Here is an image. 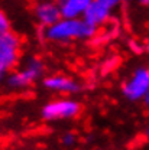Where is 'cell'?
Here are the masks:
<instances>
[{"label": "cell", "mask_w": 149, "mask_h": 150, "mask_svg": "<svg viewBox=\"0 0 149 150\" xmlns=\"http://www.w3.org/2000/svg\"><path fill=\"white\" fill-rule=\"evenodd\" d=\"M10 30V23L4 13H0V33H6Z\"/></svg>", "instance_id": "8fae6325"}, {"label": "cell", "mask_w": 149, "mask_h": 150, "mask_svg": "<svg viewBox=\"0 0 149 150\" xmlns=\"http://www.w3.org/2000/svg\"><path fill=\"white\" fill-rule=\"evenodd\" d=\"M142 6H149V0H138Z\"/></svg>", "instance_id": "5bb4252c"}, {"label": "cell", "mask_w": 149, "mask_h": 150, "mask_svg": "<svg viewBox=\"0 0 149 150\" xmlns=\"http://www.w3.org/2000/svg\"><path fill=\"white\" fill-rule=\"evenodd\" d=\"M81 111V105L78 101L71 98H59L46 103L42 110L41 117L45 121H59V120H71L75 118Z\"/></svg>", "instance_id": "3957f363"}, {"label": "cell", "mask_w": 149, "mask_h": 150, "mask_svg": "<svg viewBox=\"0 0 149 150\" xmlns=\"http://www.w3.org/2000/svg\"><path fill=\"white\" fill-rule=\"evenodd\" d=\"M20 39L13 32L0 33V72L9 74L19 62Z\"/></svg>", "instance_id": "277c9868"}, {"label": "cell", "mask_w": 149, "mask_h": 150, "mask_svg": "<svg viewBox=\"0 0 149 150\" xmlns=\"http://www.w3.org/2000/svg\"><path fill=\"white\" fill-rule=\"evenodd\" d=\"M97 1L103 3L104 6H107L109 9H112V10H113V9H114V7H117V6H119L123 0H97Z\"/></svg>", "instance_id": "7c38bea8"}, {"label": "cell", "mask_w": 149, "mask_h": 150, "mask_svg": "<svg viewBox=\"0 0 149 150\" xmlns=\"http://www.w3.org/2000/svg\"><path fill=\"white\" fill-rule=\"evenodd\" d=\"M61 143L62 146L65 147H73L75 143H77V134L74 131H67L62 137H61Z\"/></svg>", "instance_id": "30bf717a"}, {"label": "cell", "mask_w": 149, "mask_h": 150, "mask_svg": "<svg viewBox=\"0 0 149 150\" xmlns=\"http://www.w3.org/2000/svg\"><path fill=\"white\" fill-rule=\"evenodd\" d=\"M34 13H35V19L42 28H48L62 18L59 4H58V1H54V0L38 1L34 9Z\"/></svg>", "instance_id": "8992f818"}, {"label": "cell", "mask_w": 149, "mask_h": 150, "mask_svg": "<svg viewBox=\"0 0 149 150\" xmlns=\"http://www.w3.org/2000/svg\"><path fill=\"white\" fill-rule=\"evenodd\" d=\"M97 28L84 19L61 18L56 23L43 29V36L52 42H70L75 39H91Z\"/></svg>", "instance_id": "6da1fadb"}, {"label": "cell", "mask_w": 149, "mask_h": 150, "mask_svg": "<svg viewBox=\"0 0 149 150\" xmlns=\"http://www.w3.org/2000/svg\"><path fill=\"white\" fill-rule=\"evenodd\" d=\"M42 74H43V62L36 56H31L20 69L13 71L6 76V85L12 90H22L32 85L41 78Z\"/></svg>", "instance_id": "7a4b0ae2"}, {"label": "cell", "mask_w": 149, "mask_h": 150, "mask_svg": "<svg viewBox=\"0 0 149 150\" xmlns=\"http://www.w3.org/2000/svg\"><path fill=\"white\" fill-rule=\"evenodd\" d=\"M42 85L46 90L62 94H77L81 90L80 82H77L75 79L70 78V76H65V75H49V76H45L43 81H42Z\"/></svg>", "instance_id": "52a82bcc"}, {"label": "cell", "mask_w": 149, "mask_h": 150, "mask_svg": "<svg viewBox=\"0 0 149 150\" xmlns=\"http://www.w3.org/2000/svg\"><path fill=\"white\" fill-rule=\"evenodd\" d=\"M112 13V9H109L107 6H104L103 3L97 1V0H93L91 4L88 6L86 15H84V20H87L90 25H93L96 28L101 26Z\"/></svg>", "instance_id": "9c48e42d"}, {"label": "cell", "mask_w": 149, "mask_h": 150, "mask_svg": "<svg viewBox=\"0 0 149 150\" xmlns=\"http://www.w3.org/2000/svg\"><path fill=\"white\" fill-rule=\"evenodd\" d=\"M143 103H145V105H146V107L149 108V93L146 94V97L143 98Z\"/></svg>", "instance_id": "4fadbf2b"}, {"label": "cell", "mask_w": 149, "mask_h": 150, "mask_svg": "<svg viewBox=\"0 0 149 150\" xmlns=\"http://www.w3.org/2000/svg\"><path fill=\"white\" fill-rule=\"evenodd\" d=\"M93 0H58L61 15L65 19H81L84 18L88 6Z\"/></svg>", "instance_id": "ba28073f"}, {"label": "cell", "mask_w": 149, "mask_h": 150, "mask_svg": "<svg viewBox=\"0 0 149 150\" xmlns=\"http://www.w3.org/2000/svg\"><path fill=\"white\" fill-rule=\"evenodd\" d=\"M149 93V68L139 67L132 72L130 78L123 84L122 94L129 101H140Z\"/></svg>", "instance_id": "5b68a950"}, {"label": "cell", "mask_w": 149, "mask_h": 150, "mask_svg": "<svg viewBox=\"0 0 149 150\" xmlns=\"http://www.w3.org/2000/svg\"><path fill=\"white\" fill-rule=\"evenodd\" d=\"M145 133H146V137H148V139H149V126H148V127H146V131H145Z\"/></svg>", "instance_id": "9a60e30c"}]
</instances>
